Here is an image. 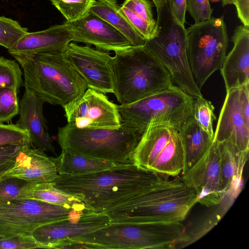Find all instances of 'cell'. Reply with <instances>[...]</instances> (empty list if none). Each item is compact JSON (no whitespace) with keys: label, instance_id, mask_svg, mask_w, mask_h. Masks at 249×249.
<instances>
[{"label":"cell","instance_id":"4fadbf2b","mask_svg":"<svg viewBox=\"0 0 249 249\" xmlns=\"http://www.w3.org/2000/svg\"><path fill=\"white\" fill-rule=\"evenodd\" d=\"M64 54L88 88L104 94L113 93V70L109 53L70 43Z\"/></svg>","mask_w":249,"mask_h":249},{"label":"cell","instance_id":"d6986e66","mask_svg":"<svg viewBox=\"0 0 249 249\" xmlns=\"http://www.w3.org/2000/svg\"><path fill=\"white\" fill-rule=\"evenodd\" d=\"M43 103L32 90L25 89L20 101L19 118L16 124L28 131L34 147L55 153L43 115Z\"/></svg>","mask_w":249,"mask_h":249},{"label":"cell","instance_id":"30bf717a","mask_svg":"<svg viewBox=\"0 0 249 249\" xmlns=\"http://www.w3.org/2000/svg\"><path fill=\"white\" fill-rule=\"evenodd\" d=\"M132 162L160 175H178L184 167L183 148L179 131L168 125L149 124L134 150Z\"/></svg>","mask_w":249,"mask_h":249},{"label":"cell","instance_id":"d4e9b609","mask_svg":"<svg viewBox=\"0 0 249 249\" xmlns=\"http://www.w3.org/2000/svg\"><path fill=\"white\" fill-rule=\"evenodd\" d=\"M18 199H34L78 210L92 211L77 197L55 188L52 182H28L20 190Z\"/></svg>","mask_w":249,"mask_h":249},{"label":"cell","instance_id":"83f0119b","mask_svg":"<svg viewBox=\"0 0 249 249\" xmlns=\"http://www.w3.org/2000/svg\"><path fill=\"white\" fill-rule=\"evenodd\" d=\"M95 0H51L68 22L80 19L90 10Z\"/></svg>","mask_w":249,"mask_h":249},{"label":"cell","instance_id":"603a6c76","mask_svg":"<svg viewBox=\"0 0 249 249\" xmlns=\"http://www.w3.org/2000/svg\"><path fill=\"white\" fill-rule=\"evenodd\" d=\"M53 160L58 175H83L127 164L93 158L69 148L62 149L61 154Z\"/></svg>","mask_w":249,"mask_h":249},{"label":"cell","instance_id":"9a60e30c","mask_svg":"<svg viewBox=\"0 0 249 249\" xmlns=\"http://www.w3.org/2000/svg\"><path fill=\"white\" fill-rule=\"evenodd\" d=\"M110 222L104 213H86L41 225L34 231L32 236L43 248L53 249L63 240L90 233Z\"/></svg>","mask_w":249,"mask_h":249},{"label":"cell","instance_id":"836d02e7","mask_svg":"<svg viewBox=\"0 0 249 249\" xmlns=\"http://www.w3.org/2000/svg\"><path fill=\"white\" fill-rule=\"evenodd\" d=\"M43 248L32 235H15L0 237V249H29Z\"/></svg>","mask_w":249,"mask_h":249},{"label":"cell","instance_id":"ffe728a7","mask_svg":"<svg viewBox=\"0 0 249 249\" xmlns=\"http://www.w3.org/2000/svg\"><path fill=\"white\" fill-rule=\"evenodd\" d=\"M231 41L233 47L220 70L226 91L249 83V26H237Z\"/></svg>","mask_w":249,"mask_h":249},{"label":"cell","instance_id":"4316f807","mask_svg":"<svg viewBox=\"0 0 249 249\" xmlns=\"http://www.w3.org/2000/svg\"><path fill=\"white\" fill-rule=\"evenodd\" d=\"M152 7L148 0H125L120 7L130 23L146 40L153 35L156 24Z\"/></svg>","mask_w":249,"mask_h":249},{"label":"cell","instance_id":"8fae6325","mask_svg":"<svg viewBox=\"0 0 249 249\" xmlns=\"http://www.w3.org/2000/svg\"><path fill=\"white\" fill-rule=\"evenodd\" d=\"M90 213L34 199L0 197V237L32 235L41 225Z\"/></svg>","mask_w":249,"mask_h":249},{"label":"cell","instance_id":"d6a6232c","mask_svg":"<svg viewBox=\"0 0 249 249\" xmlns=\"http://www.w3.org/2000/svg\"><path fill=\"white\" fill-rule=\"evenodd\" d=\"M7 144L31 146L29 133L16 124L0 123V146Z\"/></svg>","mask_w":249,"mask_h":249},{"label":"cell","instance_id":"5b68a950","mask_svg":"<svg viewBox=\"0 0 249 249\" xmlns=\"http://www.w3.org/2000/svg\"><path fill=\"white\" fill-rule=\"evenodd\" d=\"M189 238L181 222H110L72 239L99 249H173Z\"/></svg>","mask_w":249,"mask_h":249},{"label":"cell","instance_id":"74e56055","mask_svg":"<svg viewBox=\"0 0 249 249\" xmlns=\"http://www.w3.org/2000/svg\"><path fill=\"white\" fill-rule=\"evenodd\" d=\"M170 12L173 17L183 26L185 23V14L187 11L186 0H167Z\"/></svg>","mask_w":249,"mask_h":249},{"label":"cell","instance_id":"44dd1931","mask_svg":"<svg viewBox=\"0 0 249 249\" xmlns=\"http://www.w3.org/2000/svg\"><path fill=\"white\" fill-rule=\"evenodd\" d=\"M71 41L72 35L64 22L43 31L28 32L8 51L11 55L41 53H64Z\"/></svg>","mask_w":249,"mask_h":249},{"label":"cell","instance_id":"5bb4252c","mask_svg":"<svg viewBox=\"0 0 249 249\" xmlns=\"http://www.w3.org/2000/svg\"><path fill=\"white\" fill-rule=\"evenodd\" d=\"M182 175L184 182L196 193L197 203L211 207L221 202L225 195L221 187L218 143L213 141L202 157Z\"/></svg>","mask_w":249,"mask_h":249},{"label":"cell","instance_id":"9c48e42d","mask_svg":"<svg viewBox=\"0 0 249 249\" xmlns=\"http://www.w3.org/2000/svg\"><path fill=\"white\" fill-rule=\"evenodd\" d=\"M187 30V54L194 80L201 90L223 65L229 37L224 16L191 25Z\"/></svg>","mask_w":249,"mask_h":249},{"label":"cell","instance_id":"f546056e","mask_svg":"<svg viewBox=\"0 0 249 249\" xmlns=\"http://www.w3.org/2000/svg\"><path fill=\"white\" fill-rule=\"evenodd\" d=\"M27 33L17 21L0 17V45L9 50Z\"/></svg>","mask_w":249,"mask_h":249},{"label":"cell","instance_id":"e0dca14e","mask_svg":"<svg viewBox=\"0 0 249 249\" xmlns=\"http://www.w3.org/2000/svg\"><path fill=\"white\" fill-rule=\"evenodd\" d=\"M213 141L228 142L242 154H249V125L243 116L240 101V89L227 91L214 133Z\"/></svg>","mask_w":249,"mask_h":249},{"label":"cell","instance_id":"8992f818","mask_svg":"<svg viewBox=\"0 0 249 249\" xmlns=\"http://www.w3.org/2000/svg\"><path fill=\"white\" fill-rule=\"evenodd\" d=\"M153 35L144 48L169 72L172 82L194 98L202 97L192 74L187 54V30L172 15L167 3L157 10Z\"/></svg>","mask_w":249,"mask_h":249},{"label":"cell","instance_id":"cb8c5ba5","mask_svg":"<svg viewBox=\"0 0 249 249\" xmlns=\"http://www.w3.org/2000/svg\"><path fill=\"white\" fill-rule=\"evenodd\" d=\"M115 0H97L90 12L101 18L124 35L134 47L143 46L146 39L122 12Z\"/></svg>","mask_w":249,"mask_h":249},{"label":"cell","instance_id":"ac0fdd59","mask_svg":"<svg viewBox=\"0 0 249 249\" xmlns=\"http://www.w3.org/2000/svg\"><path fill=\"white\" fill-rule=\"evenodd\" d=\"M58 176L53 158L48 157L39 149L24 146L14 165L0 179L16 177L30 183H51Z\"/></svg>","mask_w":249,"mask_h":249},{"label":"cell","instance_id":"277c9868","mask_svg":"<svg viewBox=\"0 0 249 249\" xmlns=\"http://www.w3.org/2000/svg\"><path fill=\"white\" fill-rule=\"evenodd\" d=\"M114 91L121 104H128L173 85L170 74L143 46L115 52L112 57Z\"/></svg>","mask_w":249,"mask_h":249},{"label":"cell","instance_id":"b9f144b4","mask_svg":"<svg viewBox=\"0 0 249 249\" xmlns=\"http://www.w3.org/2000/svg\"><path fill=\"white\" fill-rule=\"evenodd\" d=\"M235 0H221L223 6L229 5L234 4Z\"/></svg>","mask_w":249,"mask_h":249},{"label":"cell","instance_id":"7c38bea8","mask_svg":"<svg viewBox=\"0 0 249 249\" xmlns=\"http://www.w3.org/2000/svg\"><path fill=\"white\" fill-rule=\"evenodd\" d=\"M62 107L68 123L78 128L115 129L122 124L117 105L89 88Z\"/></svg>","mask_w":249,"mask_h":249},{"label":"cell","instance_id":"f35d334b","mask_svg":"<svg viewBox=\"0 0 249 249\" xmlns=\"http://www.w3.org/2000/svg\"><path fill=\"white\" fill-rule=\"evenodd\" d=\"M239 89L242 112L246 122L249 125V83L242 86Z\"/></svg>","mask_w":249,"mask_h":249},{"label":"cell","instance_id":"1f68e13d","mask_svg":"<svg viewBox=\"0 0 249 249\" xmlns=\"http://www.w3.org/2000/svg\"><path fill=\"white\" fill-rule=\"evenodd\" d=\"M18 93L12 88H0V123L8 122L19 113Z\"/></svg>","mask_w":249,"mask_h":249},{"label":"cell","instance_id":"3957f363","mask_svg":"<svg viewBox=\"0 0 249 249\" xmlns=\"http://www.w3.org/2000/svg\"><path fill=\"white\" fill-rule=\"evenodd\" d=\"M12 55L22 68L25 89L32 90L44 103L63 107L83 95L88 89L64 53Z\"/></svg>","mask_w":249,"mask_h":249},{"label":"cell","instance_id":"484cf974","mask_svg":"<svg viewBox=\"0 0 249 249\" xmlns=\"http://www.w3.org/2000/svg\"><path fill=\"white\" fill-rule=\"evenodd\" d=\"M217 142L220 155L221 187L225 196L234 181L241 178L249 154L240 153L229 142Z\"/></svg>","mask_w":249,"mask_h":249},{"label":"cell","instance_id":"6da1fadb","mask_svg":"<svg viewBox=\"0 0 249 249\" xmlns=\"http://www.w3.org/2000/svg\"><path fill=\"white\" fill-rule=\"evenodd\" d=\"M163 179L159 174L132 163L83 175H58L52 184L80 199L94 213H102Z\"/></svg>","mask_w":249,"mask_h":249},{"label":"cell","instance_id":"ab89813d","mask_svg":"<svg viewBox=\"0 0 249 249\" xmlns=\"http://www.w3.org/2000/svg\"><path fill=\"white\" fill-rule=\"evenodd\" d=\"M234 5L242 24L249 26V0H235Z\"/></svg>","mask_w":249,"mask_h":249},{"label":"cell","instance_id":"7402d4cb","mask_svg":"<svg viewBox=\"0 0 249 249\" xmlns=\"http://www.w3.org/2000/svg\"><path fill=\"white\" fill-rule=\"evenodd\" d=\"M179 133L184 152V167L181 174L188 171L206 153L214 137L202 128L194 117L186 122Z\"/></svg>","mask_w":249,"mask_h":249},{"label":"cell","instance_id":"ba28073f","mask_svg":"<svg viewBox=\"0 0 249 249\" xmlns=\"http://www.w3.org/2000/svg\"><path fill=\"white\" fill-rule=\"evenodd\" d=\"M195 98L172 85L150 96L128 104L117 105L122 123L142 134L150 124L165 125L178 131L194 117Z\"/></svg>","mask_w":249,"mask_h":249},{"label":"cell","instance_id":"7bdbcfd3","mask_svg":"<svg viewBox=\"0 0 249 249\" xmlns=\"http://www.w3.org/2000/svg\"><path fill=\"white\" fill-rule=\"evenodd\" d=\"M209 1H211L212 2H219V1H221V0H209Z\"/></svg>","mask_w":249,"mask_h":249},{"label":"cell","instance_id":"52a82bcc","mask_svg":"<svg viewBox=\"0 0 249 249\" xmlns=\"http://www.w3.org/2000/svg\"><path fill=\"white\" fill-rule=\"evenodd\" d=\"M142 135L123 123L115 129L78 128L68 123L58 128L57 138L61 149L69 148L106 161L132 164Z\"/></svg>","mask_w":249,"mask_h":249},{"label":"cell","instance_id":"2e32d148","mask_svg":"<svg viewBox=\"0 0 249 249\" xmlns=\"http://www.w3.org/2000/svg\"><path fill=\"white\" fill-rule=\"evenodd\" d=\"M65 22L72 35V41L93 45L103 51L115 53L134 47L124 35L90 12L76 21Z\"/></svg>","mask_w":249,"mask_h":249},{"label":"cell","instance_id":"f1b7e54d","mask_svg":"<svg viewBox=\"0 0 249 249\" xmlns=\"http://www.w3.org/2000/svg\"><path fill=\"white\" fill-rule=\"evenodd\" d=\"M24 86L22 71L16 61L0 57V88L9 87L18 93Z\"/></svg>","mask_w":249,"mask_h":249},{"label":"cell","instance_id":"8d00e7d4","mask_svg":"<svg viewBox=\"0 0 249 249\" xmlns=\"http://www.w3.org/2000/svg\"><path fill=\"white\" fill-rule=\"evenodd\" d=\"M23 146L18 144L0 146V178L14 165L18 155Z\"/></svg>","mask_w":249,"mask_h":249},{"label":"cell","instance_id":"60d3db41","mask_svg":"<svg viewBox=\"0 0 249 249\" xmlns=\"http://www.w3.org/2000/svg\"><path fill=\"white\" fill-rule=\"evenodd\" d=\"M156 8V10L161 8L166 3H167V0H152Z\"/></svg>","mask_w":249,"mask_h":249},{"label":"cell","instance_id":"e575fe53","mask_svg":"<svg viewBox=\"0 0 249 249\" xmlns=\"http://www.w3.org/2000/svg\"><path fill=\"white\" fill-rule=\"evenodd\" d=\"M187 10L195 20V23H200L212 18L213 9L209 0H186Z\"/></svg>","mask_w":249,"mask_h":249},{"label":"cell","instance_id":"d590c367","mask_svg":"<svg viewBox=\"0 0 249 249\" xmlns=\"http://www.w3.org/2000/svg\"><path fill=\"white\" fill-rule=\"evenodd\" d=\"M28 183L16 177L0 179V197L7 199H18L20 190Z\"/></svg>","mask_w":249,"mask_h":249},{"label":"cell","instance_id":"4dcf8cb0","mask_svg":"<svg viewBox=\"0 0 249 249\" xmlns=\"http://www.w3.org/2000/svg\"><path fill=\"white\" fill-rule=\"evenodd\" d=\"M212 103L202 97L195 98L194 118L200 127L214 137L213 123L216 118Z\"/></svg>","mask_w":249,"mask_h":249},{"label":"cell","instance_id":"7a4b0ae2","mask_svg":"<svg viewBox=\"0 0 249 249\" xmlns=\"http://www.w3.org/2000/svg\"><path fill=\"white\" fill-rule=\"evenodd\" d=\"M197 203L181 177L157 185L102 213L110 222H181Z\"/></svg>","mask_w":249,"mask_h":249}]
</instances>
